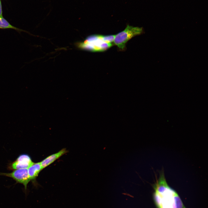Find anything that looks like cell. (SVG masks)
<instances>
[{
  "instance_id": "6da1fadb",
  "label": "cell",
  "mask_w": 208,
  "mask_h": 208,
  "mask_svg": "<svg viewBox=\"0 0 208 208\" xmlns=\"http://www.w3.org/2000/svg\"><path fill=\"white\" fill-rule=\"evenodd\" d=\"M153 187L154 199L158 208H186L177 193L168 184L163 172Z\"/></svg>"
},
{
  "instance_id": "7a4b0ae2",
  "label": "cell",
  "mask_w": 208,
  "mask_h": 208,
  "mask_svg": "<svg viewBox=\"0 0 208 208\" xmlns=\"http://www.w3.org/2000/svg\"><path fill=\"white\" fill-rule=\"evenodd\" d=\"M75 44L79 49L93 52L105 51L113 45L112 43L103 41L101 35L98 34L90 35L83 41L77 42Z\"/></svg>"
},
{
  "instance_id": "3957f363",
  "label": "cell",
  "mask_w": 208,
  "mask_h": 208,
  "mask_svg": "<svg viewBox=\"0 0 208 208\" xmlns=\"http://www.w3.org/2000/svg\"><path fill=\"white\" fill-rule=\"evenodd\" d=\"M142 27H133L128 25L123 31L115 35L114 44L121 50L125 49L127 42L132 37L142 34Z\"/></svg>"
},
{
  "instance_id": "277c9868",
  "label": "cell",
  "mask_w": 208,
  "mask_h": 208,
  "mask_svg": "<svg viewBox=\"0 0 208 208\" xmlns=\"http://www.w3.org/2000/svg\"><path fill=\"white\" fill-rule=\"evenodd\" d=\"M0 175L11 178L16 183L23 184L24 186L25 190H27L28 183L31 181L28 174L27 168L15 170L10 173H1Z\"/></svg>"
},
{
  "instance_id": "5b68a950",
  "label": "cell",
  "mask_w": 208,
  "mask_h": 208,
  "mask_svg": "<svg viewBox=\"0 0 208 208\" xmlns=\"http://www.w3.org/2000/svg\"><path fill=\"white\" fill-rule=\"evenodd\" d=\"M34 163L29 155L22 154L19 155L15 161L10 164L9 168L12 170L28 168Z\"/></svg>"
},
{
  "instance_id": "8992f818",
  "label": "cell",
  "mask_w": 208,
  "mask_h": 208,
  "mask_svg": "<svg viewBox=\"0 0 208 208\" xmlns=\"http://www.w3.org/2000/svg\"><path fill=\"white\" fill-rule=\"evenodd\" d=\"M66 152V149L63 148L58 152L47 157L40 162L42 169L49 165Z\"/></svg>"
},
{
  "instance_id": "52a82bcc",
  "label": "cell",
  "mask_w": 208,
  "mask_h": 208,
  "mask_svg": "<svg viewBox=\"0 0 208 208\" xmlns=\"http://www.w3.org/2000/svg\"><path fill=\"white\" fill-rule=\"evenodd\" d=\"M28 172L30 180L35 179L42 170L40 162L34 163L28 168Z\"/></svg>"
},
{
  "instance_id": "ba28073f",
  "label": "cell",
  "mask_w": 208,
  "mask_h": 208,
  "mask_svg": "<svg viewBox=\"0 0 208 208\" xmlns=\"http://www.w3.org/2000/svg\"><path fill=\"white\" fill-rule=\"evenodd\" d=\"M0 29H12L15 30L20 34H21L22 32H24L30 34L27 31L17 28L11 25L3 16L0 17Z\"/></svg>"
},
{
  "instance_id": "9c48e42d",
  "label": "cell",
  "mask_w": 208,
  "mask_h": 208,
  "mask_svg": "<svg viewBox=\"0 0 208 208\" xmlns=\"http://www.w3.org/2000/svg\"><path fill=\"white\" fill-rule=\"evenodd\" d=\"M115 35H101L102 40L106 43H111L114 42Z\"/></svg>"
},
{
  "instance_id": "30bf717a",
  "label": "cell",
  "mask_w": 208,
  "mask_h": 208,
  "mask_svg": "<svg viewBox=\"0 0 208 208\" xmlns=\"http://www.w3.org/2000/svg\"><path fill=\"white\" fill-rule=\"evenodd\" d=\"M3 11L1 0H0V17L3 16Z\"/></svg>"
}]
</instances>
